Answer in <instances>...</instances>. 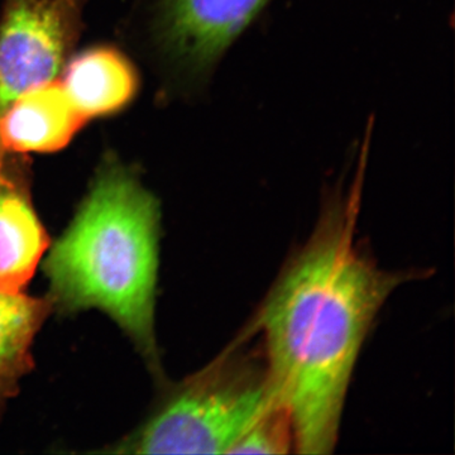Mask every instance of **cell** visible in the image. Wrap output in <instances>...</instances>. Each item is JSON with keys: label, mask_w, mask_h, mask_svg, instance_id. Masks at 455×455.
Returning <instances> with one entry per match:
<instances>
[{"label": "cell", "mask_w": 455, "mask_h": 455, "mask_svg": "<svg viewBox=\"0 0 455 455\" xmlns=\"http://www.w3.org/2000/svg\"><path fill=\"white\" fill-rule=\"evenodd\" d=\"M355 204V193L331 204L259 313L266 370L291 418L299 454L334 451L362 346L406 278L379 268L359 250Z\"/></svg>", "instance_id": "obj_1"}, {"label": "cell", "mask_w": 455, "mask_h": 455, "mask_svg": "<svg viewBox=\"0 0 455 455\" xmlns=\"http://www.w3.org/2000/svg\"><path fill=\"white\" fill-rule=\"evenodd\" d=\"M160 221L155 196L124 164L108 158L44 262L53 307L103 311L152 364Z\"/></svg>", "instance_id": "obj_2"}, {"label": "cell", "mask_w": 455, "mask_h": 455, "mask_svg": "<svg viewBox=\"0 0 455 455\" xmlns=\"http://www.w3.org/2000/svg\"><path fill=\"white\" fill-rule=\"evenodd\" d=\"M278 403L265 364L221 357L173 387L112 453L230 454Z\"/></svg>", "instance_id": "obj_3"}, {"label": "cell", "mask_w": 455, "mask_h": 455, "mask_svg": "<svg viewBox=\"0 0 455 455\" xmlns=\"http://www.w3.org/2000/svg\"><path fill=\"white\" fill-rule=\"evenodd\" d=\"M86 0H5L0 18V116L52 82L76 44Z\"/></svg>", "instance_id": "obj_4"}, {"label": "cell", "mask_w": 455, "mask_h": 455, "mask_svg": "<svg viewBox=\"0 0 455 455\" xmlns=\"http://www.w3.org/2000/svg\"><path fill=\"white\" fill-rule=\"evenodd\" d=\"M267 3L160 0L157 37L161 49L180 73L203 80Z\"/></svg>", "instance_id": "obj_5"}, {"label": "cell", "mask_w": 455, "mask_h": 455, "mask_svg": "<svg viewBox=\"0 0 455 455\" xmlns=\"http://www.w3.org/2000/svg\"><path fill=\"white\" fill-rule=\"evenodd\" d=\"M86 121L62 83L52 80L23 92L0 116V155L59 151Z\"/></svg>", "instance_id": "obj_6"}, {"label": "cell", "mask_w": 455, "mask_h": 455, "mask_svg": "<svg viewBox=\"0 0 455 455\" xmlns=\"http://www.w3.org/2000/svg\"><path fill=\"white\" fill-rule=\"evenodd\" d=\"M49 236L31 202L20 173L0 157V290L22 292L29 283Z\"/></svg>", "instance_id": "obj_7"}, {"label": "cell", "mask_w": 455, "mask_h": 455, "mask_svg": "<svg viewBox=\"0 0 455 455\" xmlns=\"http://www.w3.org/2000/svg\"><path fill=\"white\" fill-rule=\"evenodd\" d=\"M62 85L86 119L118 112L139 86L136 71L119 51L97 47L84 51L66 68Z\"/></svg>", "instance_id": "obj_8"}, {"label": "cell", "mask_w": 455, "mask_h": 455, "mask_svg": "<svg viewBox=\"0 0 455 455\" xmlns=\"http://www.w3.org/2000/svg\"><path fill=\"white\" fill-rule=\"evenodd\" d=\"M52 302L0 290V416L33 366L31 346Z\"/></svg>", "instance_id": "obj_9"}, {"label": "cell", "mask_w": 455, "mask_h": 455, "mask_svg": "<svg viewBox=\"0 0 455 455\" xmlns=\"http://www.w3.org/2000/svg\"><path fill=\"white\" fill-rule=\"evenodd\" d=\"M293 451L291 418L284 407L276 403L236 443L230 454H289Z\"/></svg>", "instance_id": "obj_10"}]
</instances>
